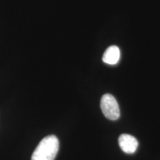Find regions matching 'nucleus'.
<instances>
[{
  "label": "nucleus",
  "mask_w": 160,
  "mask_h": 160,
  "mask_svg": "<svg viewBox=\"0 0 160 160\" xmlns=\"http://www.w3.org/2000/svg\"><path fill=\"white\" fill-rule=\"evenodd\" d=\"M59 142L54 135L45 137L36 148L31 160H54L59 151Z\"/></svg>",
  "instance_id": "nucleus-1"
},
{
  "label": "nucleus",
  "mask_w": 160,
  "mask_h": 160,
  "mask_svg": "<svg viewBox=\"0 0 160 160\" xmlns=\"http://www.w3.org/2000/svg\"><path fill=\"white\" fill-rule=\"evenodd\" d=\"M101 109L105 117L110 120H117L120 117V110L117 99L109 93L103 95L101 99Z\"/></svg>",
  "instance_id": "nucleus-2"
},
{
  "label": "nucleus",
  "mask_w": 160,
  "mask_h": 160,
  "mask_svg": "<svg viewBox=\"0 0 160 160\" xmlns=\"http://www.w3.org/2000/svg\"><path fill=\"white\" fill-rule=\"evenodd\" d=\"M119 145L122 150V151L128 154L135 153L138 148V141L133 136L126 134H122L119 138Z\"/></svg>",
  "instance_id": "nucleus-3"
},
{
  "label": "nucleus",
  "mask_w": 160,
  "mask_h": 160,
  "mask_svg": "<svg viewBox=\"0 0 160 160\" xmlns=\"http://www.w3.org/2000/svg\"><path fill=\"white\" fill-rule=\"evenodd\" d=\"M120 59V51L117 46L112 45L106 50L102 57V61L108 65H116Z\"/></svg>",
  "instance_id": "nucleus-4"
}]
</instances>
